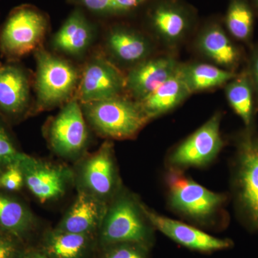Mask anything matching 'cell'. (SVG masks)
<instances>
[{
	"label": "cell",
	"mask_w": 258,
	"mask_h": 258,
	"mask_svg": "<svg viewBox=\"0 0 258 258\" xmlns=\"http://www.w3.org/2000/svg\"><path fill=\"white\" fill-rule=\"evenodd\" d=\"M106 201L88 191H81L57 229L82 235H92L101 229L108 211Z\"/></svg>",
	"instance_id": "cell-13"
},
{
	"label": "cell",
	"mask_w": 258,
	"mask_h": 258,
	"mask_svg": "<svg viewBox=\"0 0 258 258\" xmlns=\"http://www.w3.org/2000/svg\"><path fill=\"white\" fill-rule=\"evenodd\" d=\"M132 195L118 193L101 227V242L104 247L120 243H135L149 247L152 243V225Z\"/></svg>",
	"instance_id": "cell-4"
},
{
	"label": "cell",
	"mask_w": 258,
	"mask_h": 258,
	"mask_svg": "<svg viewBox=\"0 0 258 258\" xmlns=\"http://www.w3.org/2000/svg\"><path fill=\"white\" fill-rule=\"evenodd\" d=\"M25 155L19 152L14 143L5 130L0 124V166H8L18 162Z\"/></svg>",
	"instance_id": "cell-28"
},
{
	"label": "cell",
	"mask_w": 258,
	"mask_h": 258,
	"mask_svg": "<svg viewBox=\"0 0 258 258\" xmlns=\"http://www.w3.org/2000/svg\"><path fill=\"white\" fill-rule=\"evenodd\" d=\"M148 249L139 244H115L106 247L102 258H148Z\"/></svg>",
	"instance_id": "cell-27"
},
{
	"label": "cell",
	"mask_w": 258,
	"mask_h": 258,
	"mask_svg": "<svg viewBox=\"0 0 258 258\" xmlns=\"http://www.w3.org/2000/svg\"><path fill=\"white\" fill-rule=\"evenodd\" d=\"M15 258H49L42 251L29 250L20 251Z\"/></svg>",
	"instance_id": "cell-32"
},
{
	"label": "cell",
	"mask_w": 258,
	"mask_h": 258,
	"mask_svg": "<svg viewBox=\"0 0 258 258\" xmlns=\"http://www.w3.org/2000/svg\"><path fill=\"white\" fill-rule=\"evenodd\" d=\"M179 64L170 57L144 60L137 64L125 77V88L141 101L160 87L169 79Z\"/></svg>",
	"instance_id": "cell-14"
},
{
	"label": "cell",
	"mask_w": 258,
	"mask_h": 258,
	"mask_svg": "<svg viewBox=\"0 0 258 258\" xmlns=\"http://www.w3.org/2000/svg\"><path fill=\"white\" fill-rule=\"evenodd\" d=\"M83 180L86 191L106 201L118 195V178L113 145L105 142L83 166Z\"/></svg>",
	"instance_id": "cell-12"
},
{
	"label": "cell",
	"mask_w": 258,
	"mask_h": 258,
	"mask_svg": "<svg viewBox=\"0 0 258 258\" xmlns=\"http://www.w3.org/2000/svg\"><path fill=\"white\" fill-rule=\"evenodd\" d=\"M47 29V20L28 5L10 13L0 32V50L10 59H18L39 49Z\"/></svg>",
	"instance_id": "cell-5"
},
{
	"label": "cell",
	"mask_w": 258,
	"mask_h": 258,
	"mask_svg": "<svg viewBox=\"0 0 258 258\" xmlns=\"http://www.w3.org/2000/svg\"><path fill=\"white\" fill-rule=\"evenodd\" d=\"M166 184L169 207L180 216L205 227L225 220V194L207 189L177 169H168Z\"/></svg>",
	"instance_id": "cell-1"
},
{
	"label": "cell",
	"mask_w": 258,
	"mask_h": 258,
	"mask_svg": "<svg viewBox=\"0 0 258 258\" xmlns=\"http://www.w3.org/2000/svg\"><path fill=\"white\" fill-rule=\"evenodd\" d=\"M34 225V217L25 205L0 195V228L21 240Z\"/></svg>",
	"instance_id": "cell-24"
},
{
	"label": "cell",
	"mask_w": 258,
	"mask_h": 258,
	"mask_svg": "<svg viewBox=\"0 0 258 258\" xmlns=\"http://www.w3.org/2000/svg\"><path fill=\"white\" fill-rule=\"evenodd\" d=\"M36 60L37 108L47 109L69 101L79 83L74 66L42 49H37Z\"/></svg>",
	"instance_id": "cell-6"
},
{
	"label": "cell",
	"mask_w": 258,
	"mask_h": 258,
	"mask_svg": "<svg viewBox=\"0 0 258 258\" xmlns=\"http://www.w3.org/2000/svg\"><path fill=\"white\" fill-rule=\"evenodd\" d=\"M221 114L215 113L188 138L174 148L168 156V169L184 171L201 168L216 159L224 147L220 133Z\"/></svg>",
	"instance_id": "cell-7"
},
{
	"label": "cell",
	"mask_w": 258,
	"mask_h": 258,
	"mask_svg": "<svg viewBox=\"0 0 258 258\" xmlns=\"http://www.w3.org/2000/svg\"><path fill=\"white\" fill-rule=\"evenodd\" d=\"M150 21L153 28L164 40L176 42L189 29V13L181 5L170 1L162 2L152 10Z\"/></svg>",
	"instance_id": "cell-18"
},
{
	"label": "cell",
	"mask_w": 258,
	"mask_h": 258,
	"mask_svg": "<svg viewBox=\"0 0 258 258\" xmlns=\"http://www.w3.org/2000/svg\"><path fill=\"white\" fill-rule=\"evenodd\" d=\"M19 161L7 166L6 170L0 176V186L13 191H18L23 187L25 181Z\"/></svg>",
	"instance_id": "cell-29"
},
{
	"label": "cell",
	"mask_w": 258,
	"mask_h": 258,
	"mask_svg": "<svg viewBox=\"0 0 258 258\" xmlns=\"http://www.w3.org/2000/svg\"><path fill=\"white\" fill-rule=\"evenodd\" d=\"M26 73L15 64L0 66V111L16 116L26 110L30 100Z\"/></svg>",
	"instance_id": "cell-15"
},
{
	"label": "cell",
	"mask_w": 258,
	"mask_h": 258,
	"mask_svg": "<svg viewBox=\"0 0 258 258\" xmlns=\"http://www.w3.org/2000/svg\"><path fill=\"white\" fill-rule=\"evenodd\" d=\"M231 185L239 219L247 230L258 232V134L251 128L237 137Z\"/></svg>",
	"instance_id": "cell-2"
},
{
	"label": "cell",
	"mask_w": 258,
	"mask_h": 258,
	"mask_svg": "<svg viewBox=\"0 0 258 258\" xmlns=\"http://www.w3.org/2000/svg\"><path fill=\"white\" fill-rule=\"evenodd\" d=\"M0 230H2V229H1V228H0Z\"/></svg>",
	"instance_id": "cell-34"
},
{
	"label": "cell",
	"mask_w": 258,
	"mask_h": 258,
	"mask_svg": "<svg viewBox=\"0 0 258 258\" xmlns=\"http://www.w3.org/2000/svg\"><path fill=\"white\" fill-rule=\"evenodd\" d=\"M139 204L144 215L154 229L186 248L212 252L230 248L233 244L228 239L214 237L193 226L159 215L142 202Z\"/></svg>",
	"instance_id": "cell-10"
},
{
	"label": "cell",
	"mask_w": 258,
	"mask_h": 258,
	"mask_svg": "<svg viewBox=\"0 0 258 258\" xmlns=\"http://www.w3.org/2000/svg\"><path fill=\"white\" fill-rule=\"evenodd\" d=\"M125 88L121 73L104 57L97 56L83 70L76 96L84 104L120 96Z\"/></svg>",
	"instance_id": "cell-11"
},
{
	"label": "cell",
	"mask_w": 258,
	"mask_h": 258,
	"mask_svg": "<svg viewBox=\"0 0 258 258\" xmlns=\"http://www.w3.org/2000/svg\"><path fill=\"white\" fill-rule=\"evenodd\" d=\"M106 45L117 60L125 63H139L151 52V45L143 35L126 28L113 29L108 33Z\"/></svg>",
	"instance_id": "cell-20"
},
{
	"label": "cell",
	"mask_w": 258,
	"mask_h": 258,
	"mask_svg": "<svg viewBox=\"0 0 258 258\" xmlns=\"http://www.w3.org/2000/svg\"><path fill=\"white\" fill-rule=\"evenodd\" d=\"M81 106L93 129L108 139L134 138L151 120L138 101L120 95Z\"/></svg>",
	"instance_id": "cell-3"
},
{
	"label": "cell",
	"mask_w": 258,
	"mask_h": 258,
	"mask_svg": "<svg viewBox=\"0 0 258 258\" xmlns=\"http://www.w3.org/2000/svg\"><path fill=\"white\" fill-rule=\"evenodd\" d=\"M0 176H1V175H0Z\"/></svg>",
	"instance_id": "cell-35"
},
{
	"label": "cell",
	"mask_w": 258,
	"mask_h": 258,
	"mask_svg": "<svg viewBox=\"0 0 258 258\" xmlns=\"http://www.w3.org/2000/svg\"><path fill=\"white\" fill-rule=\"evenodd\" d=\"M94 36L92 25L81 10L70 15L52 39V47L67 55H82L91 46Z\"/></svg>",
	"instance_id": "cell-17"
},
{
	"label": "cell",
	"mask_w": 258,
	"mask_h": 258,
	"mask_svg": "<svg viewBox=\"0 0 258 258\" xmlns=\"http://www.w3.org/2000/svg\"><path fill=\"white\" fill-rule=\"evenodd\" d=\"M189 92L184 81L182 64L154 92L139 101L149 119L171 111L187 98Z\"/></svg>",
	"instance_id": "cell-16"
},
{
	"label": "cell",
	"mask_w": 258,
	"mask_h": 258,
	"mask_svg": "<svg viewBox=\"0 0 258 258\" xmlns=\"http://www.w3.org/2000/svg\"><path fill=\"white\" fill-rule=\"evenodd\" d=\"M225 24L235 38L240 41H248L253 30L254 15L245 0H230Z\"/></svg>",
	"instance_id": "cell-25"
},
{
	"label": "cell",
	"mask_w": 258,
	"mask_h": 258,
	"mask_svg": "<svg viewBox=\"0 0 258 258\" xmlns=\"http://www.w3.org/2000/svg\"><path fill=\"white\" fill-rule=\"evenodd\" d=\"M254 89L258 96V50L252 57L251 72L249 73Z\"/></svg>",
	"instance_id": "cell-31"
},
{
	"label": "cell",
	"mask_w": 258,
	"mask_h": 258,
	"mask_svg": "<svg viewBox=\"0 0 258 258\" xmlns=\"http://www.w3.org/2000/svg\"><path fill=\"white\" fill-rule=\"evenodd\" d=\"M91 235L55 229L47 233L41 251L49 258H83L91 247Z\"/></svg>",
	"instance_id": "cell-21"
},
{
	"label": "cell",
	"mask_w": 258,
	"mask_h": 258,
	"mask_svg": "<svg viewBox=\"0 0 258 258\" xmlns=\"http://www.w3.org/2000/svg\"><path fill=\"white\" fill-rule=\"evenodd\" d=\"M253 89L250 76L245 72L237 75L225 88L227 101L246 128L252 127L253 120Z\"/></svg>",
	"instance_id": "cell-22"
},
{
	"label": "cell",
	"mask_w": 258,
	"mask_h": 258,
	"mask_svg": "<svg viewBox=\"0 0 258 258\" xmlns=\"http://www.w3.org/2000/svg\"><path fill=\"white\" fill-rule=\"evenodd\" d=\"M24 181L30 192L41 203L60 198L66 192L71 171L25 154L19 161Z\"/></svg>",
	"instance_id": "cell-9"
},
{
	"label": "cell",
	"mask_w": 258,
	"mask_h": 258,
	"mask_svg": "<svg viewBox=\"0 0 258 258\" xmlns=\"http://www.w3.org/2000/svg\"><path fill=\"white\" fill-rule=\"evenodd\" d=\"M198 47L209 59L227 70L233 69L239 63V50L223 29L217 24L210 25L202 32L199 37Z\"/></svg>",
	"instance_id": "cell-19"
},
{
	"label": "cell",
	"mask_w": 258,
	"mask_h": 258,
	"mask_svg": "<svg viewBox=\"0 0 258 258\" xmlns=\"http://www.w3.org/2000/svg\"><path fill=\"white\" fill-rule=\"evenodd\" d=\"M82 106L77 97L71 98L51 122L48 138L54 152L74 157L87 144L88 132Z\"/></svg>",
	"instance_id": "cell-8"
},
{
	"label": "cell",
	"mask_w": 258,
	"mask_h": 258,
	"mask_svg": "<svg viewBox=\"0 0 258 258\" xmlns=\"http://www.w3.org/2000/svg\"><path fill=\"white\" fill-rule=\"evenodd\" d=\"M254 3H255V4L257 5L258 8V0H254Z\"/></svg>",
	"instance_id": "cell-33"
},
{
	"label": "cell",
	"mask_w": 258,
	"mask_h": 258,
	"mask_svg": "<svg viewBox=\"0 0 258 258\" xmlns=\"http://www.w3.org/2000/svg\"><path fill=\"white\" fill-rule=\"evenodd\" d=\"M182 71L185 82L191 94L222 86L237 76L230 70L205 63L182 66Z\"/></svg>",
	"instance_id": "cell-23"
},
{
	"label": "cell",
	"mask_w": 258,
	"mask_h": 258,
	"mask_svg": "<svg viewBox=\"0 0 258 258\" xmlns=\"http://www.w3.org/2000/svg\"><path fill=\"white\" fill-rule=\"evenodd\" d=\"M91 13L103 15H118L133 11L148 0H74Z\"/></svg>",
	"instance_id": "cell-26"
},
{
	"label": "cell",
	"mask_w": 258,
	"mask_h": 258,
	"mask_svg": "<svg viewBox=\"0 0 258 258\" xmlns=\"http://www.w3.org/2000/svg\"><path fill=\"white\" fill-rule=\"evenodd\" d=\"M18 239L11 234L0 230V258H15L20 252Z\"/></svg>",
	"instance_id": "cell-30"
}]
</instances>
